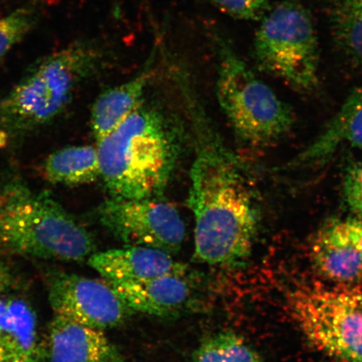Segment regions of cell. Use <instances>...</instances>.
I'll return each mask as SVG.
<instances>
[{
    "label": "cell",
    "mask_w": 362,
    "mask_h": 362,
    "mask_svg": "<svg viewBox=\"0 0 362 362\" xmlns=\"http://www.w3.org/2000/svg\"><path fill=\"white\" fill-rule=\"evenodd\" d=\"M0 18H1V17H0Z\"/></svg>",
    "instance_id": "obj_26"
},
{
    "label": "cell",
    "mask_w": 362,
    "mask_h": 362,
    "mask_svg": "<svg viewBox=\"0 0 362 362\" xmlns=\"http://www.w3.org/2000/svg\"><path fill=\"white\" fill-rule=\"evenodd\" d=\"M0 362H48L37 314L21 280L0 267Z\"/></svg>",
    "instance_id": "obj_10"
},
{
    "label": "cell",
    "mask_w": 362,
    "mask_h": 362,
    "mask_svg": "<svg viewBox=\"0 0 362 362\" xmlns=\"http://www.w3.org/2000/svg\"><path fill=\"white\" fill-rule=\"evenodd\" d=\"M192 362H262L242 337L221 332L208 337L194 351Z\"/></svg>",
    "instance_id": "obj_19"
},
{
    "label": "cell",
    "mask_w": 362,
    "mask_h": 362,
    "mask_svg": "<svg viewBox=\"0 0 362 362\" xmlns=\"http://www.w3.org/2000/svg\"><path fill=\"white\" fill-rule=\"evenodd\" d=\"M95 216L99 223L125 246H140L177 252L185 238V225L171 203L160 197H110Z\"/></svg>",
    "instance_id": "obj_8"
},
{
    "label": "cell",
    "mask_w": 362,
    "mask_h": 362,
    "mask_svg": "<svg viewBox=\"0 0 362 362\" xmlns=\"http://www.w3.org/2000/svg\"><path fill=\"white\" fill-rule=\"evenodd\" d=\"M47 293L54 315L89 327H117L134 313L105 280L57 272L48 279Z\"/></svg>",
    "instance_id": "obj_9"
},
{
    "label": "cell",
    "mask_w": 362,
    "mask_h": 362,
    "mask_svg": "<svg viewBox=\"0 0 362 362\" xmlns=\"http://www.w3.org/2000/svg\"><path fill=\"white\" fill-rule=\"evenodd\" d=\"M38 18L39 11L35 4L18 8L6 17L0 18V58L25 37Z\"/></svg>",
    "instance_id": "obj_20"
},
{
    "label": "cell",
    "mask_w": 362,
    "mask_h": 362,
    "mask_svg": "<svg viewBox=\"0 0 362 362\" xmlns=\"http://www.w3.org/2000/svg\"><path fill=\"white\" fill-rule=\"evenodd\" d=\"M93 235L47 192L20 180L0 187V251L45 260L83 262Z\"/></svg>",
    "instance_id": "obj_3"
},
{
    "label": "cell",
    "mask_w": 362,
    "mask_h": 362,
    "mask_svg": "<svg viewBox=\"0 0 362 362\" xmlns=\"http://www.w3.org/2000/svg\"><path fill=\"white\" fill-rule=\"evenodd\" d=\"M88 262L110 284L140 282L189 272L187 265L174 259L170 253L140 246L95 252L88 257Z\"/></svg>",
    "instance_id": "obj_12"
},
{
    "label": "cell",
    "mask_w": 362,
    "mask_h": 362,
    "mask_svg": "<svg viewBox=\"0 0 362 362\" xmlns=\"http://www.w3.org/2000/svg\"><path fill=\"white\" fill-rule=\"evenodd\" d=\"M234 19L260 21L272 8L269 0H205Z\"/></svg>",
    "instance_id": "obj_21"
},
{
    "label": "cell",
    "mask_w": 362,
    "mask_h": 362,
    "mask_svg": "<svg viewBox=\"0 0 362 362\" xmlns=\"http://www.w3.org/2000/svg\"><path fill=\"white\" fill-rule=\"evenodd\" d=\"M344 198L356 218L360 219L362 216V164L348 172L344 182Z\"/></svg>",
    "instance_id": "obj_22"
},
{
    "label": "cell",
    "mask_w": 362,
    "mask_h": 362,
    "mask_svg": "<svg viewBox=\"0 0 362 362\" xmlns=\"http://www.w3.org/2000/svg\"><path fill=\"white\" fill-rule=\"evenodd\" d=\"M260 22L253 48L261 69L297 89L315 88L320 48L309 11L297 0H285Z\"/></svg>",
    "instance_id": "obj_7"
},
{
    "label": "cell",
    "mask_w": 362,
    "mask_h": 362,
    "mask_svg": "<svg viewBox=\"0 0 362 362\" xmlns=\"http://www.w3.org/2000/svg\"><path fill=\"white\" fill-rule=\"evenodd\" d=\"M329 22L339 49L362 67V0H332Z\"/></svg>",
    "instance_id": "obj_18"
},
{
    "label": "cell",
    "mask_w": 362,
    "mask_h": 362,
    "mask_svg": "<svg viewBox=\"0 0 362 362\" xmlns=\"http://www.w3.org/2000/svg\"><path fill=\"white\" fill-rule=\"evenodd\" d=\"M48 362H125L103 330L54 315L45 338Z\"/></svg>",
    "instance_id": "obj_13"
},
{
    "label": "cell",
    "mask_w": 362,
    "mask_h": 362,
    "mask_svg": "<svg viewBox=\"0 0 362 362\" xmlns=\"http://www.w3.org/2000/svg\"><path fill=\"white\" fill-rule=\"evenodd\" d=\"M346 148H362V87L348 97L322 132L289 160L284 170L322 165Z\"/></svg>",
    "instance_id": "obj_14"
},
{
    "label": "cell",
    "mask_w": 362,
    "mask_h": 362,
    "mask_svg": "<svg viewBox=\"0 0 362 362\" xmlns=\"http://www.w3.org/2000/svg\"><path fill=\"white\" fill-rule=\"evenodd\" d=\"M98 143L101 176L110 197H160L180 151V135L155 107L143 103Z\"/></svg>",
    "instance_id": "obj_2"
},
{
    "label": "cell",
    "mask_w": 362,
    "mask_h": 362,
    "mask_svg": "<svg viewBox=\"0 0 362 362\" xmlns=\"http://www.w3.org/2000/svg\"><path fill=\"white\" fill-rule=\"evenodd\" d=\"M211 37L218 57L217 100L238 139L264 148L286 137L296 121L291 108L253 74L228 40L215 31Z\"/></svg>",
    "instance_id": "obj_5"
},
{
    "label": "cell",
    "mask_w": 362,
    "mask_h": 362,
    "mask_svg": "<svg viewBox=\"0 0 362 362\" xmlns=\"http://www.w3.org/2000/svg\"><path fill=\"white\" fill-rule=\"evenodd\" d=\"M158 52V39L142 70L132 79L110 88L95 101L90 112V127L97 142L124 123L144 103Z\"/></svg>",
    "instance_id": "obj_15"
},
{
    "label": "cell",
    "mask_w": 362,
    "mask_h": 362,
    "mask_svg": "<svg viewBox=\"0 0 362 362\" xmlns=\"http://www.w3.org/2000/svg\"><path fill=\"white\" fill-rule=\"evenodd\" d=\"M341 224L348 238L358 252L362 261V220L358 218H348L341 220Z\"/></svg>",
    "instance_id": "obj_23"
},
{
    "label": "cell",
    "mask_w": 362,
    "mask_h": 362,
    "mask_svg": "<svg viewBox=\"0 0 362 362\" xmlns=\"http://www.w3.org/2000/svg\"><path fill=\"white\" fill-rule=\"evenodd\" d=\"M194 282V276L187 272L140 282L110 284L131 310L160 318H174L197 307Z\"/></svg>",
    "instance_id": "obj_11"
},
{
    "label": "cell",
    "mask_w": 362,
    "mask_h": 362,
    "mask_svg": "<svg viewBox=\"0 0 362 362\" xmlns=\"http://www.w3.org/2000/svg\"><path fill=\"white\" fill-rule=\"evenodd\" d=\"M360 220H362V216H361V217Z\"/></svg>",
    "instance_id": "obj_25"
},
{
    "label": "cell",
    "mask_w": 362,
    "mask_h": 362,
    "mask_svg": "<svg viewBox=\"0 0 362 362\" xmlns=\"http://www.w3.org/2000/svg\"><path fill=\"white\" fill-rule=\"evenodd\" d=\"M289 308L317 350L337 362H362V291L302 285L289 297Z\"/></svg>",
    "instance_id": "obj_6"
},
{
    "label": "cell",
    "mask_w": 362,
    "mask_h": 362,
    "mask_svg": "<svg viewBox=\"0 0 362 362\" xmlns=\"http://www.w3.org/2000/svg\"><path fill=\"white\" fill-rule=\"evenodd\" d=\"M117 1V0H115V3H116Z\"/></svg>",
    "instance_id": "obj_24"
},
{
    "label": "cell",
    "mask_w": 362,
    "mask_h": 362,
    "mask_svg": "<svg viewBox=\"0 0 362 362\" xmlns=\"http://www.w3.org/2000/svg\"><path fill=\"white\" fill-rule=\"evenodd\" d=\"M196 155L188 204L194 218V259L236 265L250 255L259 223L255 187L242 162L198 105H192Z\"/></svg>",
    "instance_id": "obj_1"
},
{
    "label": "cell",
    "mask_w": 362,
    "mask_h": 362,
    "mask_svg": "<svg viewBox=\"0 0 362 362\" xmlns=\"http://www.w3.org/2000/svg\"><path fill=\"white\" fill-rule=\"evenodd\" d=\"M110 55L100 42L81 40L44 57L0 102V124L11 133L23 134L55 119Z\"/></svg>",
    "instance_id": "obj_4"
},
{
    "label": "cell",
    "mask_w": 362,
    "mask_h": 362,
    "mask_svg": "<svg viewBox=\"0 0 362 362\" xmlns=\"http://www.w3.org/2000/svg\"><path fill=\"white\" fill-rule=\"evenodd\" d=\"M312 259L325 277L344 286L362 282V261L341 221L325 226L311 246Z\"/></svg>",
    "instance_id": "obj_16"
},
{
    "label": "cell",
    "mask_w": 362,
    "mask_h": 362,
    "mask_svg": "<svg viewBox=\"0 0 362 362\" xmlns=\"http://www.w3.org/2000/svg\"><path fill=\"white\" fill-rule=\"evenodd\" d=\"M42 173L53 185L92 183L101 176L98 147L74 146L58 149L45 158Z\"/></svg>",
    "instance_id": "obj_17"
}]
</instances>
